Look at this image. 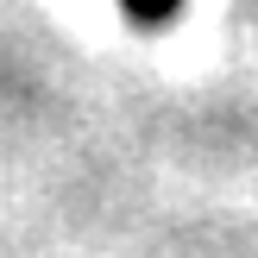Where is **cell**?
Returning a JSON list of instances; mask_svg holds the SVG:
<instances>
[{
    "mask_svg": "<svg viewBox=\"0 0 258 258\" xmlns=\"http://www.w3.org/2000/svg\"><path fill=\"white\" fill-rule=\"evenodd\" d=\"M126 13H133V19H170L176 13V0H120Z\"/></svg>",
    "mask_w": 258,
    "mask_h": 258,
    "instance_id": "obj_1",
    "label": "cell"
}]
</instances>
